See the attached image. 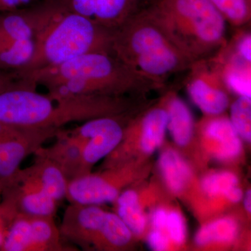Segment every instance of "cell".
<instances>
[{"mask_svg": "<svg viewBox=\"0 0 251 251\" xmlns=\"http://www.w3.org/2000/svg\"><path fill=\"white\" fill-rule=\"evenodd\" d=\"M166 108H156L150 110L133 127L140 135V147L144 152L151 153L161 146L168 127Z\"/></svg>", "mask_w": 251, "mask_h": 251, "instance_id": "cell-17", "label": "cell"}, {"mask_svg": "<svg viewBox=\"0 0 251 251\" xmlns=\"http://www.w3.org/2000/svg\"><path fill=\"white\" fill-rule=\"evenodd\" d=\"M216 58L221 64V73L227 89L239 97H251V63L234 52L229 58L221 54Z\"/></svg>", "mask_w": 251, "mask_h": 251, "instance_id": "cell-18", "label": "cell"}, {"mask_svg": "<svg viewBox=\"0 0 251 251\" xmlns=\"http://www.w3.org/2000/svg\"><path fill=\"white\" fill-rule=\"evenodd\" d=\"M22 79L18 77L7 76V75H1L0 74V93L5 90L14 87V86L22 83Z\"/></svg>", "mask_w": 251, "mask_h": 251, "instance_id": "cell-34", "label": "cell"}, {"mask_svg": "<svg viewBox=\"0 0 251 251\" xmlns=\"http://www.w3.org/2000/svg\"><path fill=\"white\" fill-rule=\"evenodd\" d=\"M159 167L166 184L173 192L182 191L191 178L189 166L173 150H166L162 153L159 158Z\"/></svg>", "mask_w": 251, "mask_h": 251, "instance_id": "cell-21", "label": "cell"}, {"mask_svg": "<svg viewBox=\"0 0 251 251\" xmlns=\"http://www.w3.org/2000/svg\"><path fill=\"white\" fill-rule=\"evenodd\" d=\"M115 203L117 215L126 225L132 234L143 233L146 226V219L136 191L132 189L125 190L120 193Z\"/></svg>", "mask_w": 251, "mask_h": 251, "instance_id": "cell-22", "label": "cell"}, {"mask_svg": "<svg viewBox=\"0 0 251 251\" xmlns=\"http://www.w3.org/2000/svg\"><path fill=\"white\" fill-rule=\"evenodd\" d=\"M34 50L19 77L54 67L89 52L112 53L113 30L68 9L62 0H44L29 7Z\"/></svg>", "mask_w": 251, "mask_h": 251, "instance_id": "cell-1", "label": "cell"}, {"mask_svg": "<svg viewBox=\"0 0 251 251\" xmlns=\"http://www.w3.org/2000/svg\"><path fill=\"white\" fill-rule=\"evenodd\" d=\"M190 70L188 90L193 101L206 115L222 114L229 105L228 89L219 61L201 59L193 63Z\"/></svg>", "mask_w": 251, "mask_h": 251, "instance_id": "cell-9", "label": "cell"}, {"mask_svg": "<svg viewBox=\"0 0 251 251\" xmlns=\"http://www.w3.org/2000/svg\"><path fill=\"white\" fill-rule=\"evenodd\" d=\"M238 226L233 219L224 218L216 220L198 231L196 242L204 246L211 243H229L237 237Z\"/></svg>", "mask_w": 251, "mask_h": 251, "instance_id": "cell-23", "label": "cell"}, {"mask_svg": "<svg viewBox=\"0 0 251 251\" xmlns=\"http://www.w3.org/2000/svg\"><path fill=\"white\" fill-rule=\"evenodd\" d=\"M166 229L173 242L177 244L184 242L186 237V227L184 219L176 211L168 213Z\"/></svg>", "mask_w": 251, "mask_h": 251, "instance_id": "cell-28", "label": "cell"}, {"mask_svg": "<svg viewBox=\"0 0 251 251\" xmlns=\"http://www.w3.org/2000/svg\"><path fill=\"white\" fill-rule=\"evenodd\" d=\"M234 53L244 60L251 62V33H244L237 38Z\"/></svg>", "mask_w": 251, "mask_h": 251, "instance_id": "cell-29", "label": "cell"}, {"mask_svg": "<svg viewBox=\"0 0 251 251\" xmlns=\"http://www.w3.org/2000/svg\"><path fill=\"white\" fill-rule=\"evenodd\" d=\"M244 206L247 209L248 212L251 213V193L250 190L247 191L246 194L245 199H244Z\"/></svg>", "mask_w": 251, "mask_h": 251, "instance_id": "cell-37", "label": "cell"}, {"mask_svg": "<svg viewBox=\"0 0 251 251\" xmlns=\"http://www.w3.org/2000/svg\"><path fill=\"white\" fill-rule=\"evenodd\" d=\"M36 88L22 83L1 92L0 121L20 128H62L73 122L117 115L125 110V102L120 97L55 99L39 93Z\"/></svg>", "mask_w": 251, "mask_h": 251, "instance_id": "cell-3", "label": "cell"}, {"mask_svg": "<svg viewBox=\"0 0 251 251\" xmlns=\"http://www.w3.org/2000/svg\"><path fill=\"white\" fill-rule=\"evenodd\" d=\"M202 133L209 152L216 159H233L242 151L240 136L226 117H213L203 123Z\"/></svg>", "mask_w": 251, "mask_h": 251, "instance_id": "cell-15", "label": "cell"}, {"mask_svg": "<svg viewBox=\"0 0 251 251\" xmlns=\"http://www.w3.org/2000/svg\"><path fill=\"white\" fill-rule=\"evenodd\" d=\"M112 54L132 70L163 85L191 62L143 9H138L112 34Z\"/></svg>", "mask_w": 251, "mask_h": 251, "instance_id": "cell-5", "label": "cell"}, {"mask_svg": "<svg viewBox=\"0 0 251 251\" xmlns=\"http://www.w3.org/2000/svg\"><path fill=\"white\" fill-rule=\"evenodd\" d=\"M55 138V143L51 146H42L35 153L54 162L62 170L69 181L79 177L82 175V151L85 141L63 128L59 130Z\"/></svg>", "mask_w": 251, "mask_h": 251, "instance_id": "cell-14", "label": "cell"}, {"mask_svg": "<svg viewBox=\"0 0 251 251\" xmlns=\"http://www.w3.org/2000/svg\"><path fill=\"white\" fill-rule=\"evenodd\" d=\"M23 128L14 126L0 121V143L17 136Z\"/></svg>", "mask_w": 251, "mask_h": 251, "instance_id": "cell-32", "label": "cell"}, {"mask_svg": "<svg viewBox=\"0 0 251 251\" xmlns=\"http://www.w3.org/2000/svg\"><path fill=\"white\" fill-rule=\"evenodd\" d=\"M149 245L154 251H165L169 245V238L162 230L153 229L148 237Z\"/></svg>", "mask_w": 251, "mask_h": 251, "instance_id": "cell-31", "label": "cell"}, {"mask_svg": "<svg viewBox=\"0 0 251 251\" xmlns=\"http://www.w3.org/2000/svg\"><path fill=\"white\" fill-rule=\"evenodd\" d=\"M8 226L5 222L4 220L2 219L0 215V247L4 241L5 235H6V231H7Z\"/></svg>", "mask_w": 251, "mask_h": 251, "instance_id": "cell-36", "label": "cell"}, {"mask_svg": "<svg viewBox=\"0 0 251 251\" xmlns=\"http://www.w3.org/2000/svg\"><path fill=\"white\" fill-rule=\"evenodd\" d=\"M0 215L9 227L18 216L54 217L57 204L39 184L21 168L16 179L1 193Z\"/></svg>", "mask_w": 251, "mask_h": 251, "instance_id": "cell-7", "label": "cell"}, {"mask_svg": "<svg viewBox=\"0 0 251 251\" xmlns=\"http://www.w3.org/2000/svg\"><path fill=\"white\" fill-rule=\"evenodd\" d=\"M60 129L24 128L17 136L0 143V196L14 182L24 160Z\"/></svg>", "mask_w": 251, "mask_h": 251, "instance_id": "cell-12", "label": "cell"}, {"mask_svg": "<svg viewBox=\"0 0 251 251\" xmlns=\"http://www.w3.org/2000/svg\"><path fill=\"white\" fill-rule=\"evenodd\" d=\"M54 217L18 216L13 220L0 247L1 251H74L63 241Z\"/></svg>", "mask_w": 251, "mask_h": 251, "instance_id": "cell-6", "label": "cell"}, {"mask_svg": "<svg viewBox=\"0 0 251 251\" xmlns=\"http://www.w3.org/2000/svg\"><path fill=\"white\" fill-rule=\"evenodd\" d=\"M168 127L175 143L185 146L191 141L193 133L192 114L186 103L175 96H170L166 106Z\"/></svg>", "mask_w": 251, "mask_h": 251, "instance_id": "cell-19", "label": "cell"}, {"mask_svg": "<svg viewBox=\"0 0 251 251\" xmlns=\"http://www.w3.org/2000/svg\"><path fill=\"white\" fill-rule=\"evenodd\" d=\"M227 199L232 202H239L243 198V193L240 188L235 186L229 190L228 192L225 195Z\"/></svg>", "mask_w": 251, "mask_h": 251, "instance_id": "cell-35", "label": "cell"}, {"mask_svg": "<svg viewBox=\"0 0 251 251\" xmlns=\"http://www.w3.org/2000/svg\"><path fill=\"white\" fill-rule=\"evenodd\" d=\"M29 7L0 12V43L33 39Z\"/></svg>", "mask_w": 251, "mask_h": 251, "instance_id": "cell-20", "label": "cell"}, {"mask_svg": "<svg viewBox=\"0 0 251 251\" xmlns=\"http://www.w3.org/2000/svg\"><path fill=\"white\" fill-rule=\"evenodd\" d=\"M101 174L88 173L71 180L67 199L72 204H100L115 202L128 179L129 168L124 163L110 167Z\"/></svg>", "mask_w": 251, "mask_h": 251, "instance_id": "cell-11", "label": "cell"}, {"mask_svg": "<svg viewBox=\"0 0 251 251\" xmlns=\"http://www.w3.org/2000/svg\"><path fill=\"white\" fill-rule=\"evenodd\" d=\"M43 1L44 0H0V12L26 9Z\"/></svg>", "mask_w": 251, "mask_h": 251, "instance_id": "cell-30", "label": "cell"}, {"mask_svg": "<svg viewBox=\"0 0 251 251\" xmlns=\"http://www.w3.org/2000/svg\"><path fill=\"white\" fill-rule=\"evenodd\" d=\"M226 21L239 27L251 20V0H209Z\"/></svg>", "mask_w": 251, "mask_h": 251, "instance_id": "cell-25", "label": "cell"}, {"mask_svg": "<svg viewBox=\"0 0 251 251\" xmlns=\"http://www.w3.org/2000/svg\"><path fill=\"white\" fill-rule=\"evenodd\" d=\"M69 130L85 141L81 176L91 173L97 162L110 154L121 143L125 133L117 115L92 119Z\"/></svg>", "mask_w": 251, "mask_h": 251, "instance_id": "cell-10", "label": "cell"}, {"mask_svg": "<svg viewBox=\"0 0 251 251\" xmlns=\"http://www.w3.org/2000/svg\"><path fill=\"white\" fill-rule=\"evenodd\" d=\"M143 9L192 63L226 44V21L209 0H152Z\"/></svg>", "mask_w": 251, "mask_h": 251, "instance_id": "cell-4", "label": "cell"}, {"mask_svg": "<svg viewBox=\"0 0 251 251\" xmlns=\"http://www.w3.org/2000/svg\"><path fill=\"white\" fill-rule=\"evenodd\" d=\"M236 175L229 172L213 173L204 178L202 187L204 192L210 196L226 194L229 190L237 186Z\"/></svg>", "mask_w": 251, "mask_h": 251, "instance_id": "cell-27", "label": "cell"}, {"mask_svg": "<svg viewBox=\"0 0 251 251\" xmlns=\"http://www.w3.org/2000/svg\"><path fill=\"white\" fill-rule=\"evenodd\" d=\"M31 85L44 86L55 99L77 96L120 97L132 91L162 85L140 75L112 53L89 52L41 69L23 77Z\"/></svg>", "mask_w": 251, "mask_h": 251, "instance_id": "cell-2", "label": "cell"}, {"mask_svg": "<svg viewBox=\"0 0 251 251\" xmlns=\"http://www.w3.org/2000/svg\"><path fill=\"white\" fill-rule=\"evenodd\" d=\"M106 214L99 205L70 203L59 227L63 241L83 251L108 250L104 237Z\"/></svg>", "mask_w": 251, "mask_h": 251, "instance_id": "cell-8", "label": "cell"}, {"mask_svg": "<svg viewBox=\"0 0 251 251\" xmlns=\"http://www.w3.org/2000/svg\"><path fill=\"white\" fill-rule=\"evenodd\" d=\"M230 122L238 134L243 139L251 142V99L239 97L232 103L230 110Z\"/></svg>", "mask_w": 251, "mask_h": 251, "instance_id": "cell-26", "label": "cell"}, {"mask_svg": "<svg viewBox=\"0 0 251 251\" xmlns=\"http://www.w3.org/2000/svg\"><path fill=\"white\" fill-rule=\"evenodd\" d=\"M31 166L25 168L27 174L56 202L67 197L69 180L54 162L39 153Z\"/></svg>", "mask_w": 251, "mask_h": 251, "instance_id": "cell-16", "label": "cell"}, {"mask_svg": "<svg viewBox=\"0 0 251 251\" xmlns=\"http://www.w3.org/2000/svg\"><path fill=\"white\" fill-rule=\"evenodd\" d=\"M131 231L120 216L107 211L104 224V237L108 250L124 249L129 244L132 239Z\"/></svg>", "mask_w": 251, "mask_h": 251, "instance_id": "cell-24", "label": "cell"}, {"mask_svg": "<svg viewBox=\"0 0 251 251\" xmlns=\"http://www.w3.org/2000/svg\"><path fill=\"white\" fill-rule=\"evenodd\" d=\"M73 12L114 29L134 14L143 0H62Z\"/></svg>", "mask_w": 251, "mask_h": 251, "instance_id": "cell-13", "label": "cell"}, {"mask_svg": "<svg viewBox=\"0 0 251 251\" xmlns=\"http://www.w3.org/2000/svg\"><path fill=\"white\" fill-rule=\"evenodd\" d=\"M168 212L164 209H158L153 212L152 224L154 229L163 231L166 229Z\"/></svg>", "mask_w": 251, "mask_h": 251, "instance_id": "cell-33", "label": "cell"}]
</instances>
